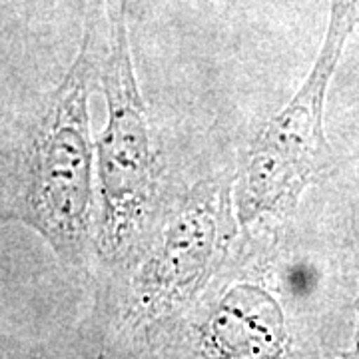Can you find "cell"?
<instances>
[{"mask_svg":"<svg viewBox=\"0 0 359 359\" xmlns=\"http://www.w3.org/2000/svg\"><path fill=\"white\" fill-rule=\"evenodd\" d=\"M98 66L84 36L65 78L0 130V226L20 224L68 269L94 248V144L88 100Z\"/></svg>","mask_w":359,"mask_h":359,"instance_id":"1","label":"cell"},{"mask_svg":"<svg viewBox=\"0 0 359 359\" xmlns=\"http://www.w3.org/2000/svg\"><path fill=\"white\" fill-rule=\"evenodd\" d=\"M233 236L230 194L202 182L172 216L132 287V313L164 320L198 297L226 256Z\"/></svg>","mask_w":359,"mask_h":359,"instance_id":"4","label":"cell"},{"mask_svg":"<svg viewBox=\"0 0 359 359\" xmlns=\"http://www.w3.org/2000/svg\"><path fill=\"white\" fill-rule=\"evenodd\" d=\"M110 48L98 70L108 120L96 142L98 204L94 250L116 257L138 228L156 182L146 106L130 56L124 11L110 14Z\"/></svg>","mask_w":359,"mask_h":359,"instance_id":"3","label":"cell"},{"mask_svg":"<svg viewBox=\"0 0 359 359\" xmlns=\"http://www.w3.org/2000/svg\"><path fill=\"white\" fill-rule=\"evenodd\" d=\"M313 283H316V273L308 268H302V269H295L294 273H292V285H294V290L297 294H306L308 290L313 287Z\"/></svg>","mask_w":359,"mask_h":359,"instance_id":"6","label":"cell"},{"mask_svg":"<svg viewBox=\"0 0 359 359\" xmlns=\"http://www.w3.org/2000/svg\"><path fill=\"white\" fill-rule=\"evenodd\" d=\"M210 341L219 355H280L285 349L282 311L262 290L242 285L222 302L210 325Z\"/></svg>","mask_w":359,"mask_h":359,"instance_id":"5","label":"cell"},{"mask_svg":"<svg viewBox=\"0 0 359 359\" xmlns=\"http://www.w3.org/2000/svg\"><path fill=\"white\" fill-rule=\"evenodd\" d=\"M359 20V0H332L320 54L304 84L259 132L242 162L236 210L240 224L264 216H290L306 188L334 164L323 130L330 82Z\"/></svg>","mask_w":359,"mask_h":359,"instance_id":"2","label":"cell"},{"mask_svg":"<svg viewBox=\"0 0 359 359\" xmlns=\"http://www.w3.org/2000/svg\"><path fill=\"white\" fill-rule=\"evenodd\" d=\"M358 269H359V252H358ZM355 313H358V330H355V346H353V351H351V358H359V287H358V297H355Z\"/></svg>","mask_w":359,"mask_h":359,"instance_id":"7","label":"cell"}]
</instances>
